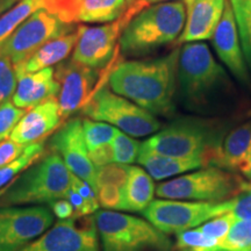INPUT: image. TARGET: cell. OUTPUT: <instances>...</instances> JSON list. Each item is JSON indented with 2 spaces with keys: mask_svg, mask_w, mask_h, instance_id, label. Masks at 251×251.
Masks as SVG:
<instances>
[{
  "mask_svg": "<svg viewBox=\"0 0 251 251\" xmlns=\"http://www.w3.org/2000/svg\"><path fill=\"white\" fill-rule=\"evenodd\" d=\"M81 122H83L84 139L89 152L105 144L112 143L118 131V128L106 122L94 121L91 119H84Z\"/></svg>",
  "mask_w": 251,
  "mask_h": 251,
  "instance_id": "28",
  "label": "cell"
},
{
  "mask_svg": "<svg viewBox=\"0 0 251 251\" xmlns=\"http://www.w3.org/2000/svg\"><path fill=\"white\" fill-rule=\"evenodd\" d=\"M231 199L226 201L152 200L142 214L164 234H179L199 227L215 216L229 213Z\"/></svg>",
  "mask_w": 251,
  "mask_h": 251,
  "instance_id": "9",
  "label": "cell"
},
{
  "mask_svg": "<svg viewBox=\"0 0 251 251\" xmlns=\"http://www.w3.org/2000/svg\"><path fill=\"white\" fill-rule=\"evenodd\" d=\"M64 198L71 203L72 207H74L75 216H76V218L91 215L89 209H87L85 200L83 199V197H81L74 187H70V190L68 191Z\"/></svg>",
  "mask_w": 251,
  "mask_h": 251,
  "instance_id": "41",
  "label": "cell"
},
{
  "mask_svg": "<svg viewBox=\"0 0 251 251\" xmlns=\"http://www.w3.org/2000/svg\"><path fill=\"white\" fill-rule=\"evenodd\" d=\"M129 165L119 164V163H111V164L101 166V168H97L94 192L97 188L102 185H114V186H119L125 190L128 175H129Z\"/></svg>",
  "mask_w": 251,
  "mask_h": 251,
  "instance_id": "32",
  "label": "cell"
},
{
  "mask_svg": "<svg viewBox=\"0 0 251 251\" xmlns=\"http://www.w3.org/2000/svg\"><path fill=\"white\" fill-rule=\"evenodd\" d=\"M81 112L91 120L106 122L134 137L157 133L162 126L152 113L111 92L107 84L97 91Z\"/></svg>",
  "mask_w": 251,
  "mask_h": 251,
  "instance_id": "8",
  "label": "cell"
},
{
  "mask_svg": "<svg viewBox=\"0 0 251 251\" xmlns=\"http://www.w3.org/2000/svg\"><path fill=\"white\" fill-rule=\"evenodd\" d=\"M77 37L78 33L76 29L70 34H65V35L58 36L47 42L26 61L14 67L17 77L20 75L33 74V72L41 71L43 69L51 68L52 65H57L59 63L64 62L71 54L72 50L75 49Z\"/></svg>",
  "mask_w": 251,
  "mask_h": 251,
  "instance_id": "22",
  "label": "cell"
},
{
  "mask_svg": "<svg viewBox=\"0 0 251 251\" xmlns=\"http://www.w3.org/2000/svg\"><path fill=\"white\" fill-rule=\"evenodd\" d=\"M179 48L152 59L120 62L109 72L107 85L152 114L170 115L175 109Z\"/></svg>",
  "mask_w": 251,
  "mask_h": 251,
  "instance_id": "1",
  "label": "cell"
},
{
  "mask_svg": "<svg viewBox=\"0 0 251 251\" xmlns=\"http://www.w3.org/2000/svg\"><path fill=\"white\" fill-rule=\"evenodd\" d=\"M131 4V0H45L43 8L67 24H108Z\"/></svg>",
  "mask_w": 251,
  "mask_h": 251,
  "instance_id": "15",
  "label": "cell"
},
{
  "mask_svg": "<svg viewBox=\"0 0 251 251\" xmlns=\"http://www.w3.org/2000/svg\"><path fill=\"white\" fill-rule=\"evenodd\" d=\"M45 7V0H20L0 15V46L34 12Z\"/></svg>",
  "mask_w": 251,
  "mask_h": 251,
  "instance_id": "25",
  "label": "cell"
},
{
  "mask_svg": "<svg viewBox=\"0 0 251 251\" xmlns=\"http://www.w3.org/2000/svg\"><path fill=\"white\" fill-rule=\"evenodd\" d=\"M26 148L27 146L14 142L11 139H6L2 142H0V168L19 158Z\"/></svg>",
  "mask_w": 251,
  "mask_h": 251,
  "instance_id": "39",
  "label": "cell"
},
{
  "mask_svg": "<svg viewBox=\"0 0 251 251\" xmlns=\"http://www.w3.org/2000/svg\"><path fill=\"white\" fill-rule=\"evenodd\" d=\"M113 148V162L119 164L129 165L131 163L137 162L140 155L141 143L139 141L131 139L129 135L119 130L112 141Z\"/></svg>",
  "mask_w": 251,
  "mask_h": 251,
  "instance_id": "31",
  "label": "cell"
},
{
  "mask_svg": "<svg viewBox=\"0 0 251 251\" xmlns=\"http://www.w3.org/2000/svg\"><path fill=\"white\" fill-rule=\"evenodd\" d=\"M124 188L114 185H102L96 190L99 205L107 211H122L124 206Z\"/></svg>",
  "mask_w": 251,
  "mask_h": 251,
  "instance_id": "36",
  "label": "cell"
},
{
  "mask_svg": "<svg viewBox=\"0 0 251 251\" xmlns=\"http://www.w3.org/2000/svg\"><path fill=\"white\" fill-rule=\"evenodd\" d=\"M8 186H9V185H8ZM8 186H6V187H4V188H1V190H0V198H1V196H2V194H4L5 193V191L6 190H7V187Z\"/></svg>",
  "mask_w": 251,
  "mask_h": 251,
  "instance_id": "45",
  "label": "cell"
},
{
  "mask_svg": "<svg viewBox=\"0 0 251 251\" xmlns=\"http://www.w3.org/2000/svg\"><path fill=\"white\" fill-rule=\"evenodd\" d=\"M171 1H180V0H136V1L133 2V4L129 6V8L126 11V13L129 15L130 18H133L139 13L140 11H142L143 8L148 7V6L161 4V2H171Z\"/></svg>",
  "mask_w": 251,
  "mask_h": 251,
  "instance_id": "43",
  "label": "cell"
},
{
  "mask_svg": "<svg viewBox=\"0 0 251 251\" xmlns=\"http://www.w3.org/2000/svg\"><path fill=\"white\" fill-rule=\"evenodd\" d=\"M17 86L14 65L8 58L0 56V105L13 96Z\"/></svg>",
  "mask_w": 251,
  "mask_h": 251,
  "instance_id": "35",
  "label": "cell"
},
{
  "mask_svg": "<svg viewBox=\"0 0 251 251\" xmlns=\"http://www.w3.org/2000/svg\"><path fill=\"white\" fill-rule=\"evenodd\" d=\"M89 157L96 168H101V166L114 163L113 162L112 143L105 144V146L92 150L89 152Z\"/></svg>",
  "mask_w": 251,
  "mask_h": 251,
  "instance_id": "40",
  "label": "cell"
},
{
  "mask_svg": "<svg viewBox=\"0 0 251 251\" xmlns=\"http://www.w3.org/2000/svg\"><path fill=\"white\" fill-rule=\"evenodd\" d=\"M113 67L114 65L97 70L72 58L57 64L55 79L59 85V91L56 100L63 121L83 111L97 91L106 85Z\"/></svg>",
  "mask_w": 251,
  "mask_h": 251,
  "instance_id": "10",
  "label": "cell"
},
{
  "mask_svg": "<svg viewBox=\"0 0 251 251\" xmlns=\"http://www.w3.org/2000/svg\"><path fill=\"white\" fill-rule=\"evenodd\" d=\"M130 20L129 15L125 13L118 20L101 26L79 25L72 59L97 70L112 67L118 52H120L119 41L122 30Z\"/></svg>",
  "mask_w": 251,
  "mask_h": 251,
  "instance_id": "12",
  "label": "cell"
},
{
  "mask_svg": "<svg viewBox=\"0 0 251 251\" xmlns=\"http://www.w3.org/2000/svg\"><path fill=\"white\" fill-rule=\"evenodd\" d=\"M71 187H74L78 193L83 197V199L85 200V203L89 209L90 214H94L99 208V201L98 197H97L96 192L89 183H86L85 180L80 179V178L76 177V176L72 175L71 178Z\"/></svg>",
  "mask_w": 251,
  "mask_h": 251,
  "instance_id": "37",
  "label": "cell"
},
{
  "mask_svg": "<svg viewBox=\"0 0 251 251\" xmlns=\"http://www.w3.org/2000/svg\"><path fill=\"white\" fill-rule=\"evenodd\" d=\"M248 190L250 184L240 176L219 168H207L159 184L156 194L169 200L226 201Z\"/></svg>",
  "mask_w": 251,
  "mask_h": 251,
  "instance_id": "6",
  "label": "cell"
},
{
  "mask_svg": "<svg viewBox=\"0 0 251 251\" xmlns=\"http://www.w3.org/2000/svg\"><path fill=\"white\" fill-rule=\"evenodd\" d=\"M233 8L243 55L251 65V0H229Z\"/></svg>",
  "mask_w": 251,
  "mask_h": 251,
  "instance_id": "27",
  "label": "cell"
},
{
  "mask_svg": "<svg viewBox=\"0 0 251 251\" xmlns=\"http://www.w3.org/2000/svg\"><path fill=\"white\" fill-rule=\"evenodd\" d=\"M20 0H0V15L5 13L6 11H8L11 7H13Z\"/></svg>",
  "mask_w": 251,
  "mask_h": 251,
  "instance_id": "44",
  "label": "cell"
},
{
  "mask_svg": "<svg viewBox=\"0 0 251 251\" xmlns=\"http://www.w3.org/2000/svg\"><path fill=\"white\" fill-rule=\"evenodd\" d=\"M83 218L59 220L19 251H100L94 219Z\"/></svg>",
  "mask_w": 251,
  "mask_h": 251,
  "instance_id": "14",
  "label": "cell"
},
{
  "mask_svg": "<svg viewBox=\"0 0 251 251\" xmlns=\"http://www.w3.org/2000/svg\"><path fill=\"white\" fill-rule=\"evenodd\" d=\"M76 27V25L63 23L54 14L41 8L25 20L0 46V56L8 58L17 67L47 42L72 33Z\"/></svg>",
  "mask_w": 251,
  "mask_h": 251,
  "instance_id": "11",
  "label": "cell"
},
{
  "mask_svg": "<svg viewBox=\"0 0 251 251\" xmlns=\"http://www.w3.org/2000/svg\"><path fill=\"white\" fill-rule=\"evenodd\" d=\"M102 251H171L166 234L137 216L114 211L94 214Z\"/></svg>",
  "mask_w": 251,
  "mask_h": 251,
  "instance_id": "4",
  "label": "cell"
},
{
  "mask_svg": "<svg viewBox=\"0 0 251 251\" xmlns=\"http://www.w3.org/2000/svg\"><path fill=\"white\" fill-rule=\"evenodd\" d=\"M72 174L56 151L39 159L9 184L0 207L43 205L63 199L71 187Z\"/></svg>",
  "mask_w": 251,
  "mask_h": 251,
  "instance_id": "3",
  "label": "cell"
},
{
  "mask_svg": "<svg viewBox=\"0 0 251 251\" xmlns=\"http://www.w3.org/2000/svg\"><path fill=\"white\" fill-rule=\"evenodd\" d=\"M220 144L215 131L205 122L184 119L157 131L141 147L174 158H200L211 166Z\"/></svg>",
  "mask_w": 251,
  "mask_h": 251,
  "instance_id": "5",
  "label": "cell"
},
{
  "mask_svg": "<svg viewBox=\"0 0 251 251\" xmlns=\"http://www.w3.org/2000/svg\"><path fill=\"white\" fill-rule=\"evenodd\" d=\"M54 225L45 206L0 207V251H19Z\"/></svg>",
  "mask_w": 251,
  "mask_h": 251,
  "instance_id": "13",
  "label": "cell"
},
{
  "mask_svg": "<svg viewBox=\"0 0 251 251\" xmlns=\"http://www.w3.org/2000/svg\"><path fill=\"white\" fill-rule=\"evenodd\" d=\"M227 0H185L186 20L177 45L200 42L214 35Z\"/></svg>",
  "mask_w": 251,
  "mask_h": 251,
  "instance_id": "18",
  "label": "cell"
},
{
  "mask_svg": "<svg viewBox=\"0 0 251 251\" xmlns=\"http://www.w3.org/2000/svg\"><path fill=\"white\" fill-rule=\"evenodd\" d=\"M186 20L183 1L155 4L143 8L128 23L119 41L125 57H140L156 51L180 36Z\"/></svg>",
  "mask_w": 251,
  "mask_h": 251,
  "instance_id": "2",
  "label": "cell"
},
{
  "mask_svg": "<svg viewBox=\"0 0 251 251\" xmlns=\"http://www.w3.org/2000/svg\"><path fill=\"white\" fill-rule=\"evenodd\" d=\"M58 91L55 69L47 68L33 74L18 76L12 102L19 108L29 111L40 103L57 98Z\"/></svg>",
  "mask_w": 251,
  "mask_h": 251,
  "instance_id": "20",
  "label": "cell"
},
{
  "mask_svg": "<svg viewBox=\"0 0 251 251\" xmlns=\"http://www.w3.org/2000/svg\"><path fill=\"white\" fill-rule=\"evenodd\" d=\"M230 213L236 220H251V188L231 199Z\"/></svg>",
  "mask_w": 251,
  "mask_h": 251,
  "instance_id": "38",
  "label": "cell"
},
{
  "mask_svg": "<svg viewBox=\"0 0 251 251\" xmlns=\"http://www.w3.org/2000/svg\"><path fill=\"white\" fill-rule=\"evenodd\" d=\"M26 111L17 107L13 102L7 101L0 105V142L8 139L12 131L21 120Z\"/></svg>",
  "mask_w": 251,
  "mask_h": 251,
  "instance_id": "33",
  "label": "cell"
},
{
  "mask_svg": "<svg viewBox=\"0 0 251 251\" xmlns=\"http://www.w3.org/2000/svg\"><path fill=\"white\" fill-rule=\"evenodd\" d=\"M153 196L155 185L150 175L139 166H130L124 191L122 211L143 212L152 201Z\"/></svg>",
  "mask_w": 251,
  "mask_h": 251,
  "instance_id": "24",
  "label": "cell"
},
{
  "mask_svg": "<svg viewBox=\"0 0 251 251\" xmlns=\"http://www.w3.org/2000/svg\"><path fill=\"white\" fill-rule=\"evenodd\" d=\"M213 36V46L220 59L241 83L249 84V72L244 61L236 21L229 0L226 2L224 14Z\"/></svg>",
  "mask_w": 251,
  "mask_h": 251,
  "instance_id": "17",
  "label": "cell"
},
{
  "mask_svg": "<svg viewBox=\"0 0 251 251\" xmlns=\"http://www.w3.org/2000/svg\"><path fill=\"white\" fill-rule=\"evenodd\" d=\"M62 122L57 100H48L25 113L9 137L24 146L41 142L48 135L54 133Z\"/></svg>",
  "mask_w": 251,
  "mask_h": 251,
  "instance_id": "19",
  "label": "cell"
},
{
  "mask_svg": "<svg viewBox=\"0 0 251 251\" xmlns=\"http://www.w3.org/2000/svg\"><path fill=\"white\" fill-rule=\"evenodd\" d=\"M178 81L183 96L193 105H202L224 85L227 75L206 43H185L178 59Z\"/></svg>",
  "mask_w": 251,
  "mask_h": 251,
  "instance_id": "7",
  "label": "cell"
},
{
  "mask_svg": "<svg viewBox=\"0 0 251 251\" xmlns=\"http://www.w3.org/2000/svg\"><path fill=\"white\" fill-rule=\"evenodd\" d=\"M235 220L236 219L234 218V215L229 212L226 214L215 216V218L209 220L207 224L197 227V229L207 236L214 237L215 240L222 242L227 236L229 229L233 226Z\"/></svg>",
  "mask_w": 251,
  "mask_h": 251,
  "instance_id": "34",
  "label": "cell"
},
{
  "mask_svg": "<svg viewBox=\"0 0 251 251\" xmlns=\"http://www.w3.org/2000/svg\"><path fill=\"white\" fill-rule=\"evenodd\" d=\"M139 164L146 168V170L150 175V177L156 180H162L165 178L174 177V176L184 174L186 171L194 170V169L208 166V164L200 158H174V157H166L158 155L144 149L141 147L140 155L137 157Z\"/></svg>",
  "mask_w": 251,
  "mask_h": 251,
  "instance_id": "23",
  "label": "cell"
},
{
  "mask_svg": "<svg viewBox=\"0 0 251 251\" xmlns=\"http://www.w3.org/2000/svg\"><path fill=\"white\" fill-rule=\"evenodd\" d=\"M220 243L214 237L207 236L196 228L178 234L176 249L177 251H218Z\"/></svg>",
  "mask_w": 251,
  "mask_h": 251,
  "instance_id": "30",
  "label": "cell"
},
{
  "mask_svg": "<svg viewBox=\"0 0 251 251\" xmlns=\"http://www.w3.org/2000/svg\"><path fill=\"white\" fill-rule=\"evenodd\" d=\"M50 148L62 157L72 175L85 180L94 190L97 168L89 157L81 120L72 119L62 126L50 140Z\"/></svg>",
  "mask_w": 251,
  "mask_h": 251,
  "instance_id": "16",
  "label": "cell"
},
{
  "mask_svg": "<svg viewBox=\"0 0 251 251\" xmlns=\"http://www.w3.org/2000/svg\"><path fill=\"white\" fill-rule=\"evenodd\" d=\"M135 1H136V0H131V2H135Z\"/></svg>",
  "mask_w": 251,
  "mask_h": 251,
  "instance_id": "46",
  "label": "cell"
},
{
  "mask_svg": "<svg viewBox=\"0 0 251 251\" xmlns=\"http://www.w3.org/2000/svg\"><path fill=\"white\" fill-rule=\"evenodd\" d=\"M212 165L251 178V122L235 128L226 136Z\"/></svg>",
  "mask_w": 251,
  "mask_h": 251,
  "instance_id": "21",
  "label": "cell"
},
{
  "mask_svg": "<svg viewBox=\"0 0 251 251\" xmlns=\"http://www.w3.org/2000/svg\"><path fill=\"white\" fill-rule=\"evenodd\" d=\"M43 151H45V143L42 141L28 144L26 150L19 158L0 168V190L6 187L7 184L13 183L21 172L27 170L30 165L39 161L43 156Z\"/></svg>",
  "mask_w": 251,
  "mask_h": 251,
  "instance_id": "26",
  "label": "cell"
},
{
  "mask_svg": "<svg viewBox=\"0 0 251 251\" xmlns=\"http://www.w3.org/2000/svg\"><path fill=\"white\" fill-rule=\"evenodd\" d=\"M218 251H251V220H235Z\"/></svg>",
  "mask_w": 251,
  "mask_h": 251,
  "instance_id": "29",
  "label": "cell"
},
{
  "mask_svg": "<svg viewBox=\"0 0 251 251\" xmlns=\"http://www.w3.org/2000/svg\"><path fill=\"white\" fill-rule=\"evenodd\" d=\"M49 207L50 211L52 212V214H54L58 220H67L75 216L74 207H72L71 203L69 202L65 198L49 202Z\"/></svg>",
  "mask_w": 251,
  "mask_h": 251,
  "instance_id": "42",
  "label": "cell"
}]
</instances>
